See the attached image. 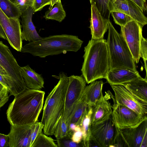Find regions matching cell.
<instances>
[{"instance_id": "cell-1", "label": "cell", "mask_w": 147, "mask_h": 147, "mask_svg": "<svg viewBox=\"0 0 147 147\" xmlns=\"http://www.w3.org/2000/svg\"><path fill=\"white\" fill-rule=\"evenodd\" d=\"M45 92L26 89L15 97L6 112L11 125H31L36 122L43 107Z\"/></svg>"}, {"instance_id": "cell-2", "label": "cell", "mask_w": 147, "mask_h": 147, "mask_svg": "<svg viewBox=\"0 0 147 147\" xmlns=\"http://www.w3.org/2000/svg\"><path fill=\"white\" fill-rule=\"evenodd\" d=\"M84 52L81 71L86 83L106 79L110 69L107 40L91 39L84 47Z\"/></svg>"}, {"instance_id": "cell-3", "label": "cell", "mask_w": 147, "mask_h": 147, "mask_svg": "<svg viewBox=\"0 0 147 147\" xmlns=\"http://www.w3.org/2000/svg\"><path fill=\"white\" fill-rule=\"evenodd\" d=\"M83 41L76 36L62 34L51 36L38 40L30 42L22 48L21 52L34 56L45 58L67 52H76L81 48Z\"/></svg>"}, {"instance_id": "cell-4", "label": "cell", "mask_w": 147, "mask_h": 147, "mask_svg": "<svg viewBox=\"0 0 147 147\" xmlns=\"http://www.w3.org/2000/svg\"><path fill=\"white\" fill-rule=\"evenodd\" d=\"M59 80L48 96L43 108L41 122L43 132L47 136L53 135L55 127L63 116L68 77L63 72L59 74Z\"/></svg>"}, {"instance_id": "cell-5", "label": "cell", "mask_w": 147, "mask_h": 147, "mask_svg": "<svg viewBox=\"0 0 147 147\" xmlns=\"http://www.w3.org/2000/svg\"><path fill=\"white\" fill-rule=\"evenodd\" d=\"M108 25L107 43L110 69L122 68L137 71L135 62L123 37L115 29L110 20Z\"/></svg>"}, {"instance_id": "cell-6", "label": "cell", "mask_w": 147, "mask_h": 147, "mask_svg": "<svg viewBox=\"0 0 147 147\" xmlns=\"http://www.w3.org/2000/svg\"><path fill=\"white\" fill-rule=\"evenodd\" d=\"M0 65L10 77L20 93L27 88L22 77L20 67L9 47L0 41Z\"/></svg>"}, {"instance_id": "cell-7", "label": "cell", "mask_w": 147, "mask_h": 147, "mask_svg": "<svg viewBox=\"0 0 147 147\" xmlns=\"http://www.w3.org/2000/svg\"><path fill=\"white\" fill-rule=\"evenodd\" d=\"M86 82L82 76L71 75L68 77V82L65 94L64 110L62 117L67 121L78 101L80 98Z\"/></svg>"}, {"instance_id": "cell-8", "label": "cell", "mask_w": 147, "mask_h": 147, "mask_svg": "<svg viewBox=\"0 0 147 147\" xmlns=\"http://www.w3.org/2000/svg\"><path fill=\"white\" fill-rule=\"evenodd\" d=\"M115 94L113 101L125 106L136 113L147 116V102L133 94L122 85L111 86Z\"/></svg>"}, {"instance_id": "cell-9", "label": "cell", "mask_w": 147, "mask_h": 147, "mask_svg": "<svg viewBox=\"0 0 147 147\" xmlns=\"http://www.w3.org/2000/svg\"><path fill=\"white\" fill-rule=\"evenodd\" d=\"M112 117L115 125L119 129L134 127L147 116L138 114L128 107L113 101Z\"/></svg>"}, {"instance_id": "cell-10", "label": "cell", "mask_w": 147, "mask_h": 147, "mask_svg": "<svg viewBox=\"0 0 147 147\" xmlns=\"http://www.w3.org/2000/svg\"><path fill=\"white\" fill-rule=\"evenodd\" d=\"M121 34L123 37L131 53L135 63H138L141 40L143 26L134 20L121 26Z\"/></svg>"}, {"instance_id": "cell-11", "label": "cell", "mask_w": 147, "mask_h": 147, "mask_svg": "<svg viewBox=\"0 0 147 147\" xmlns=\"http://www.w3.org/2000/svg\"><path fill=\"white\" fill-rule=\"evenodd\" d=\"M0 24L10 45L17 51L21 52L22 40L19 19L7 17L0 8Z\"/></svg>"}, {"instance_id": "cell-12", "label": "cell", "mask_w": 147, "mask_h": 147, "mask_svg": "<svg viewBox=\"0 0 147 147\" xmlns=\"http://www.w3.org/2000/svg\"><path fill=\"white\" fill-rule=\"evenodd\" d=\"M115 129L111 115L109 119L103 122L91 125L90 138L94 139L99 147H111Z\"/></svg>"}, {"instance_id": "cell-13", "label": "cell", "mask_w": 147, "mask_h": 147, "mask_svg": "<svg viewBox=\"0 0 147 147\" xmlns=\"http://www.w3.org/2000/svg\"><path fill=\"white\" fill-rule=\"evenodd\" d=\"M120 129L128 147H147V118L136 126Z\"/></svg>"}, {"instance_id": "cell-14", "label": "cell", "mask_w": 147, "mask_h": 147, "mask_svg": "<svg viewBox=\"0 0 147 147\" xmlns=\"http://www.w3.org/2000/svg\"><path fill=\"white\" fill-rule=\"evenodd\" d=\"M109 7L110 13L116 11L124 13L143 26L147 24V18L143 12L130 0H110Z\"/></svg>"}, {"instance_id": "cell-15", "label": "cell", "mask_w": 147, "mask_h": 147, "mask_svg": "<svg viewBox=\"0 0 147 147\" xmlns=\"http://www.w3.org/2000/svg\"><path fill=\"white\" fill-rule=\"evenodd\" d=\"M31 125H11L9 147H30Z\"/></svg>"}, {"instance_id": "cell-16", "label": "cell", "mask_w": 147, "mask_h": 147, "mask_svg": "<svg viewBox=\"0 0 147 147\" xmlns=\"http://www.w3.org/2000/svg\"><path fill=\"white\" fill-rule=\"evenodd\" d=\"M34 12L32 7H28L22 12L21 23L23 28L21 32L22 40L33 42L42 38L38 34L32 20Z\"/></svg>"}, {"instance_id": "cell-17", "label": "cell", "mask_w": 147, "mask_h": 147, "mask_svg": "<svg viewBox=\"0 0 147 147\" xmlns=\"http://www.w3.org/2000/svg\"><path fill=\"white\" fill-rule=\"evenodd\" d=\"M142 78L138 71L127 69L116 68L109 69L106 79L111 85H121Z\"/></svg>"}, {"instance_id": "cell-18", "label": "cell", "mask_w": 147, "mask_h": 147, "mask_svg": "<svg viewBox=\"0 0 147 147\" xmlns=\"http://www.w3.org/2000/svg\"><path fill=\"white\" fill-rule=\"evenodd\" d=\"M91 16L90 28L92 39L98 40L103 38L108 29V20L104 18L97 9L91 5Z\"/></svg>"}, {"instance_id": "cell-19", "label": "cell", "mask_w": 147, "mask_h": 147, "mask_svg": "<svg viewBox=\"0 0 147 147\" xmlns=\"http://www.w3.org/2000/svg\"><path fill=\"white\" fill-rule=\"evenodd\" d=\"M112 106L106 96L102 95L92 107L91 125L97 124L107 120L112 115Z\"/></svg>"}, {"instance_id": "cell-20", "label": "cell", "mask_w": 147, "mask_h": 147, "mask_svg": "<svg viewBox=\"0 0 147 147\" xmlns=\"http://www.w3.org/2000/svg\"><path fill=\"white\" fill-rule=\"evenodd\" d=\"M21 74L26 87L40 90L44 88V79L41 74L36 72L29 65L20 67Z\"/></svg>"}, {"instance_id": "cell-21", "label": "cell", "mask_w": 147, "mask_h": 147, "mask_svg": "<svg viewBox=\"0 0 147 147\" xmlns=\"http://www.w3.org/2000/svg\"><path fill=\"white\" fill-rule=\"evenodd\" d=\"M102 80L94 81L86 86L84 90L85 99L88 106H94L103 95Z\"/></svg>"}, {"instance_id": "cell-22", "label": "cell", "mask_w": 147, "mask_h": 147, "mask_svg": "<svg viewBox=\"0 0 147 147\" xmlns=\"http://www.w3.org/2000/svg\"><path fill=\"white\" fill-rule=\"evenodd\" d=\"M147 79L142 77L121 85L124 86L134 95L147 102Z\"/></svg>"}, {"instance_id": "cell-23", "label": "cell", "mask_w": 147, "mask_h": 147, "mask_svg": "<svg viewBox=\"0 0 147 147\" xmlns=\"http://www.w3.org/2000/svg\"><path fill=\"white\" fill-rule=\"evenodd\" d=\"M92 107L88 106L78 124L81 129L83 135V142L84 147H89L91 136V116Z\"/></svg>"}, {"instance_id": "cell-24", "label": "cell", "mask_w": 147, "mask_h": 147, "mask_svg": "<svg viewBox=\"0 0 147 147\" xmlns=\"http://www.w3.org/2000/svg\"><path fill=\"white\" fill-rule=\"evenodd\" d=\"M54 6L46 12L43 17L47 20H54L61 22L66 16L61 1L57 2Z\"/></svg>"}, {"instance_id": "cell-25", "label": "cell", "mask_w": 147, "mask_h": 147, "mask_svg": "<svg viewBox=\"0 0 147 147\" xmlns=\"http://www.w3.org/2000/svg\"><path fill=\"white\" fill-rule=\"evenodd\" d=\"M88 106L83 92L80 98L76 103L68 120L70 123H73L77 125Z\"/></svg>"}, {"instance_id": "cell-26", "label": "cell", "mask_w": 147, "mask_h": 147, "mask_svg": "<svg viewBox=\"0 0 147 147\" xmlns=\"http://www.w3.org/2000/svg\"><path fill=\"white\" fill-rule=\"evenodd\" d=\"M0 8L9 18L19 19L22 12L10 0H0Z\"/></svg>"}, {"instance_id": "cell-27", "label": "cell", "mask_w": 147, "mask_h": 147, "mask_svg": "<svg viewBox=\"0 0 147 147\" xmlns=\"http://www.w3.org/2000/svg\"><path fill=\"white\" fill-rule=\"evenodd\" d=\"M54 140L44 134L42 131L38 135L31 147H57Z\"/></svg>"}, {"instance_id": "cell-28", "label": "cell", "mask_w": 147, "mask_h": 147, "mask_svg": "<svg viewBox=\"0 0 147 147\" xmlns=\"http://www.w3.org/2000/svg\"><path fill=\"white\" fill-rule=\"evenodd\" d=\"M69 124V121L64 120L62 117L60 119L55 127L53 134L57 139L68 137Z\"/></svg>"}, {"instance_id": "cell-29", "label": "cell", "mask_w": 147, "mask_h": 147, "mask_svg": "<svg viewBox=\"0 0 147 147\" xmlns=\"http://www.w3.org/2000/svg\"><path fill=\"white\" fill-rule=\"evenodd\" d=\"M91 5H94L105 19L109 20L111 13L109 7L110 0H89Z\"/></svg>"}, {"instance_id": "cell-30", "label": "cell", "mask_w": 147, "mask_h": 147, "mask_svg": "<svg viewBox=\"0 0 147 147\" xmlns=\"http://www.w3.org/2000/svg\"><path fill=\"white\" fill-rule=\"evenodd\" d=\"M115 23L121 27L124 26L127 23L134 20L128 15L122 12L113 11L111 12Z\"/></svg>"}, {"instance_id": "cell-31", "label": "cell", "mask_w": 147, "mask_h": 147, "mask_svg": "<svg viewBox=\"0 0 147 147\" xmlns=\"http://www.w3.org/2000/svg\"><path fill=\"white\" fill-rule=\"evenodd\" d=\"M57 142L58 147H84L83 141L80 143H77L67 137L61 139H57Z\"/></svg>"}, {"instance_id": "cell-32", "label": "cell", "mask_w": 147, "mask_h": 147, "mask_svg": "<svg viewBox=\"0 0 147 147\" xmlns=\"http://www.w3.org/2000/svg\"><path fill=\"white\" fill-rule=\"evenodd\" d=\"M115 126V134L111 147H128L123 136L120 129L116 126Z\"/></svg>"}, {"instance_id": "cell-33", "label": "cell", "mask_w": 147, "mask_h": 147, "mask_svg": "<svg viewBox=\"0 0 147 147\" xmlns=\"http://www.w3.org/2000/svg\"><path fill=\"white\" fill-rule=\"evenodd\" d=\"M44 125L41 122H36L32 125L30 147L31 146L38 135L42 131Z\"/></svg>"}, {"instance_id": "cell-34", "label": "cell", "mask_w": 147, "mask_h": 147, "mask_svg": "<svg viewBox=\"0 0 147 147\" xmlns=\"http://www.w3.org/2000/svg\"><path fill=\"white\" fill-rule=\"evenodd\" d=\"M140 56L142 57L144 62V68L146 70L147 78V39L144 38L143 36L141 38L140 51Z\"/></svg>"}, {"instance_id": "cell-35", "label": "cell", "mask_w": 147, "mask_h": 147, "mask_svg": "<svg viewBox=\"0 0 147 147\" xmlns=\"http://www.w3.org/2000/svg\"><path fill=\"white\" fill-rule=\"evenodd\" d=\"M51 0H33L32 5L34 13L41 10L45 6L51 5Z\"/></svg>"}, {"instance_id": "cell-36", "label": "cell", "mask_w": 147, "mask_h": 147, "mask_svg": "<svg viewBox=\"0 0 147 147\" xmlns=\"http://www.w3.org/2000/svg\"><path fill=\"white\" fill-rule=\"evenodd\" d=\"M71 139L74 142L80 143L82 142L83 135L80 126L76 124L74 131L72 132Z\"/></svg>"}, {"instance_id": "cell-37", "label": "cell", "mask_w": 147, "mask_h": 147, "mask_svg": "<svg viewBox=\"0 0 147 147\" xmlns=\"http://www.w3.org/2000/svg\"><path fill=\"white\" fill-rule=\"evenodd\" d=\"M32 4L30 0H16L14 4L22 12L28 7H32Z\"/></svg>"}, {"instance_id": "cell-38", "label": "cell", "mask_w": 147, "mask_h": 147, "mask_svg": "<svg viewBox=\"0 0 147 147\" xmlns=\"http://www.w3.org/2000/svg\"><path fill=\"white\" fill-rule=\"evenodd\" d=\"M9 93L8 89L5 87L0 91V109L8 101L10 96Z\"/></svg>"}, {"instance_id": "cell-39", "label": "cell", "mask_w": 147, "mask_h": 147, "mask_svg": "<svg viewBox=\"0 0 147 147\" xmlns=\"http://www.w3.org/2000/svg\"><path fill=\"white\" fill-rule=\"evenodd\" d=\"M0 147H9V140L8 134L0 133Z\"/></svg>"}, {"instance_id": "cell-40", "label": "cell", "mask_w": 147, "mask_h": 147, "mask_svg": "<svg viewBox=\"0 0 147 147\" xmlns=\"http://www.w3.org/2000/svg\"><path fill=\"white\" fill-rule=\"evenodd\" d=\"M137 5L142 11L146 10V0H130Z\"/></svg>"}, {"instance_id": "cell-41", "label": "cell", "mask_w": 147, "mask_h": 147, "mask_svg": "<svg viewBox=\"0 0 147 147\" xmlns=\"http://www.w3.org/2000/svg\"><path fill=\"white\" fill-rule=\"evenodd\" d=\"M0 38L7 40V38L0 24Z\"/></svg>"}, {"instance_id": "cell-42", "label": "cell", "mask_w": 147, "mask_h": 147, "mask_svg": "<svg viewBox=\"0 0 147 147\" xmlns=\"http://www.w3.org/2000/svg\"><path fill=\"white\" fill-rule=\"evenodd\" d=\"M61 1V0H51V3L50 7H53L56 3Z\"/></svg>"}, {"instance_id": "cell-43", "label": "cell", "mask_w": 147, "mask_h": 147, "mask_svg": "<svg viewBox=\"0 0 147 147\" xmlns=\"http://www.w3.org/2000/svg\"><path fill=\"white\" fill-rule=\"evenodd\" d=\"M0 74H7L4 69L0 65Z\"/></svg>"}, {"instance_id": "cell-44", "label": "cell", "mask_w": 147, "mask_h": 147, "mask_svg": "<svg viewBox=\"0 0 147 147\" xmlns=\"http://www.w3.org/2000/svg\"><path fill=\"white\" fill-rule=\"evenodd\" d=\"M4 87H5L0 82V91Z\"/></svg>"}, {"instance_id": "cell-45", "label": "cell", "mask_w": 147, "mask_h": 147, "mask_svg": "<svg viewBox=\"0 0 147 147\" xmlns=\"http://www.w3.org/2000/svg\"><path fill=\"white\" fill-rule=\"evenodd\" d=\"M14 3H15L16 2V0H10Z\"/></svg>"}, {"instance_id": "cell-46", "label": "cell", "mask_w": 147, "mask_h": 147, "mask_svg": "<svg viewBox=\"0 0 147 147\" xmlns=\"http://www.w3.org/2000/svg\"><path fill=\"white\" fill-rule=\"evenodd\" d=\"M30 0L31 1L33 2V0Z\"/></svg>"}]
</instances>
